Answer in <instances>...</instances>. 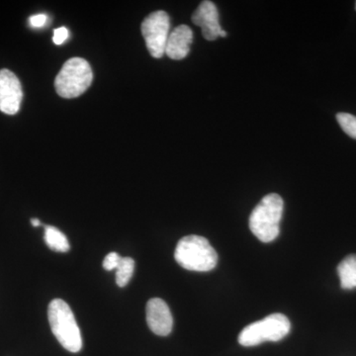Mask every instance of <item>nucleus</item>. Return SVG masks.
I'll list each match as a JSON object with an SVG mask.
<instances>
[{
	"label": "nucleus",
	"instance_id": "nucleus-15",
	"mask_svg": "<svg viewBox=\"0 0 356 356\" xmlns=\"http://www.w3.org/2000/svg\"><path fill=\"white\" fill-rule=\"evenodd\" d=\"M121 259L120 254H117V252H110L105 257L104 261H103V267H104L105 270H114V269H117V267H118Z\"/></svg>",
	"mask_w": 356,
	"mask_h": 356
},
{
	"label": "nucleus",
	"instance_id": "nucleus-8",
	"mask_svg": "<svg viewBox=\"0 0 356 356\" xmlns=\"http://www.w3.org/2000/svg\"><path fill=\"white\" fill-rule=\"evenodd\" d=\"M147 323L154 334L166 337L172 331L173 318L168 304L161 298L149 300L147 304Z\"/></svg>",
	"mask_w": 356,
	"mask_h": 356
},
{
	"label": "nucleus",
	"instance_id": "nucleus-20",
	"mask_svg": "<svg viewBox=\"0 0 356 356\" xmlns=\"http://www.w3.org/2000/svg\"><path fill=\"white\" fill-rule=\"evenodd\" d=\"M355 9H356V6H355Z\"/></svg>",
	"mask_w": 356,
	"mask_h": 356
},
{
	"label": "nucleus",
	"instance_id": "nucleus-2",
	"mask_svg": "<svg viewBox=\"0 0 356 356\" xmlns=\"http://www.w3.org/2000/svg\"><path fill=\"white\" fill-rule=\"evenodd\" d=\"M284 202L278 194L264 196L252 210L250 217V229L262 243H270L280 235V224Z\"/></svg>",
	"mask_w": 356,
	"mask_h": 356
},
{
	"label": "nucleus",
	"instance_id": "nucleus-17",
	"mask_svg": "<svg viewBox=\"0 0 356 356\" xmlns=\"http://www.w3.org/2000/svg\"><path fill=\"white\" fill-rule=\"evenodd\" d=\"M47 15L44 14H36V15H33L30 17L29 22L30 25L34 28H41L43 27L47 22Z\"/></svg>",
	"mask_w": 356,
	"mask_h": 356
},
{
	"label": "nucleus",
	"instance_id": "nucleus-6",
	"mask_svg": "<svg viewBox=\"0 0 356 356\" xmlns=\"http://www.w3.org/2000/svg\"><path fill=\"white\" fill-rule=\"evenodd\" d=\"M170 27V17L163 10L149 14L142 23L140 29L152 57L161 58L165 55Z\"/></svg>",
	"mask_w": 356,
	"mask_h": 356
},
{
	"label": "nucleus",
	"instance_id": "nucleus-9",
	"mask_svg": "<svg viewBox=\"0 0 356 356\" xmlns=\"http://www.w3.org/2000/svg\"><path fill=\"white\" fill-rule=\"evenodd\" d=\"M192 22L201 27L203 37L208 41L216 40L222 30L220 25L217 6L209 0L201 2L192 15Z\"/></svg>",
	"mask_w": 356,
	"mask_h": 356
},
{
	"label": "nucleus",
	"instance_id": "nucleus-19",
	"mask_svg": "<svg viewBox=\"0 0 356 356\" xmlns=\"http://www.w3.org/2000/svg\"><path fill=\"white\" fill-rule=\"evenodd\" d=\"M220 37H222V38H226L227 32L225 31V30H222L221 33H220Z\"/></svg>",
	"mask_w": 356,
	"mask_h": 356
},
{
	"label": "nucleus",
	"instance_id": "nucleus-18",
	"mask_svg": "<svg viewBox=\"0 0 356 356\" xmlns=\"http://www.w3.org/2000/svg\"><path fill=\"white\" fill-rule=\"evenodd\" d=\"M31 224L34 227H39L41 225V222L39 221V219H35L34 218V219L31 220Z\"/></svg>",
	"mask_w": 356,
	"mask_h": 356
},
{
	"label": "nucleus",
	"instance_id": "nucleus-11",
	"mask_svg": "<svg viewBox=\"0 0 356 356\" xmlns=\"http://www.w3.org/2000/svg\"><path fill=\"white\" fill-rule=\"evenodd\" d=\"M337 273H339L341 286L343 289H355L356 288V254L346 257L337 266Z\"/></svg>",
	"mask_w": 356,
	"mask_h": 356
},
{
	"label": "nucleus",
	"instance_id": "nucleus-13",
	"mask_svg": "<svg viewBox=\"0 0 356 356\" xmlns=\"http://www.w3.org/2000/svg\"><path fill=\"white\" fill-rule=\"evenodd\" d=\"M116 270L117 285L119 287H125L132 278L135 270V261L131 257H122Z\"/></svg>",
	"mask_w": 356,
	"mask_h": 356
},
{
	"label": "nucleus",
	"instance_id": "nucleus-10",
	"mask_svg": "<svg viewBox=\"0 0 356 356\" xmlns=\"http://www.w3.org/2000/svg\"><path fill=\"white\" fill-rule=\"evenodd\" d=\"M193 41V33L187 25L177 26L170 35L166 42L165 54L172 60H184L191 51Z\"/></svg>",
	"mask_w": 356,
	"mask_h": 356
},
{
	"label": "nucleus",
	"instance_id": "nucleus-12",
	"mask_svg": "<svg viewBox=\"0 0 356 356\" xmlns=\"http://www.w3.org/2000/svg\"><path fill=\"white\" fill-rule=\"evenodd\" d=\"M44 242L51 250L55 252H67L70 250V243L67 236L60 229L53 226L44 227Z\"/></svg>",
	"mask_w": 356,
	"mask_h": 356
},
{
	"label": "nucleus",
	"instance_id": "nucleus-4",
	"mask_svg": "<svg viewBox=\"0 0 356 356\" xmlns=\"http://www.w3.org/2000/svg\"><path fill=\"white\" fill-rule=\"evenodd\" d=\"M93 74L88 60L81 58L67 60L55 81L58 95L64 98H76L86 92L92 83Z\"/></svg>",
	"mask_w": 356,
	"mask_h": 356
},
{
	"label": "nucleus",
	"instance_id": "nucleus-1",
	"mask_svg": "<svg viewBox=\"0 0 356 356\" xmlns=\"http://www.w3.org/2000/svg\"><path fill=\"white\" fill-rule=\"evenodd\" d=\"M175 259L187 270L206 273L217 266L218 254L209 241L204 236H184L175 248Z\"/></svg>",
	"mask_w": 356,
	"mask_h": 356
},
{
	"label": "nucleus",
	"instance_id": "nucleus-3",
	"mask_svg": "<svg viewBox=\"0 0 356 356\" xmlns=\"http://www.w3.org/2000/svg\"><path fill=\"white\" fill-rule=\"evenodd\" d=\"M51 332L63 348L70 353H79L83 348V339L72 309L62 299H55L48 308Z\"/></svg>",
	"mask_w": 356,
	"mask_h": 356
},
{
	"label": "nucleus",
	"instance_id": "nucleus-16",
	"mask_svg": "<svg viewBox=\"0 0 356 356\" xmlns=\"http://www.w3.org/2000/svg\"><path fill=\"white\" fill-rule=\"evenodd\" d=\"M67 38H69V31L67 28L60 27L54 31L53 41L56 44H64Z\"/></svg>",
	"mask_w": 356,
	"mask_h": 356
},
{
	"label": "nucleus",
	"instance_id": "nucleus-14",
	"mask_svg": "<svg viewBox=\"0 0 356 356\" xmlns=\"http://www.w3.org/2000/svg\"><path fill=\"white\" fill-rule=\"evenodd\" d=\"M337 120L343 132L356 140V117L350 113H339Z\"/></svg>",
	"mask_w": 356,
	"mask_h": 356
},
{
	"label": "nucleus",
	"instance_id": "nucleus-7",
	"mask_svg": "<svg viewBox=\"0 0 356 356\" xmlns=\"http://www.w3.org/2000/svg\"><path fill=\"white\" fill-rule=\"evenodd\" d=\"M22 86L18 77L9 70H0V111L15 115L22 102Z\"/></svg>",
	"mask_w": 356,
	"mask_h": 356
},
{
	"label": "nucleus",
	"instance_id": "nucleus-5",
	"mask_svg": "<svg viewBox=\"0 0 356 356\" xmlns=\"http://www.w3.org/2000/svg\"><path fill=\"white\" fill-rule=\"evenodd\" d=\"M291 329L289 318L283 314L275 313L264 320L248 325L241 332L238 343L243 346H255L266 341H278L284 339Z\"/></svg>",
	"mask_w": 356,
	"mask_h": 356
}]
</instances>
